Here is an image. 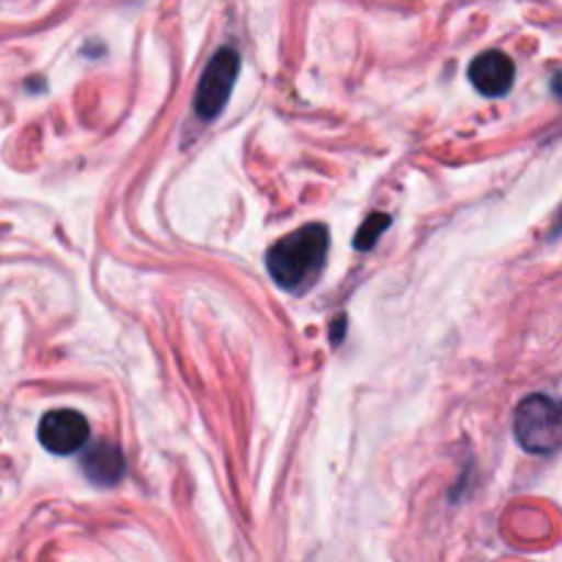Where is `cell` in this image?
I'll list each match as a JSON object with an SVG mask.
<instances>
[{
	"label": "cell",
	"mask_w": 562,
	"mask_h": 562,
	"mask_svg": "<svg viewBox=\"0 0 562 562\" xmlns=\"http://www.w3.org/2000/svg\"><path fill=\"white\" fill-rule=\"evenodd\" d=\"M329 231L324 225L311 223L305 228H296L285 239L269 250L267 267L274 283L285 291H302L322 274L327 263Z\"/></svg>",
	"instance_id": "cell-1"
},
{
	"label": "cell",
	"mask_w": 562,
	"mask_h": 562,
	"mask_svg": "<svg viewBox=\"0 0 562 562\" xmlns=\"http://www.w3.org/2000/svg\"><path fill=\"white\" fill-rule=\"evenodd\" d=\"M516 439L538 456L558 453L562 448V401L552 395H530L516 409Z\"/></svg>",
	"instance_id": "cell-2"
},
{
	"label": "cell",
	"mask_w": 562,
	"mask_h": 562,
	"mask_svg": "<svg viewBox=\"0 0 562 562\" xmlns=\"http://www.w3.org/2000/svg\"><path fill=\"white\" fill-rule=\"evenodd\" d=\"M239 53L231 47H223L209 60L195 91V110L201 119H214L217 113H223L225 102L236 86V77H239Z\"/></svg>",
	"instance_id": "cell-3"
},
{
	"label": "cell",
	"mask_w": 562,
	"mask_h": 562,
	"mask_svg": "<svg viewBox=\"0 0 562 562\" xmlns=\"http://www.w3.org/2000/svg\"><path fill=\"white\" fill-rule=\"evenodd\" d=\"M91 428L88 420L75 409L47 412L38 423V442L55 456H75L86 448Z\"/></svg>",
	"instance_id": "cell-4"
},
{
	"label": "cell",
	"mask_w": 562,
	"mask_h": 562,
	"mask_svg": "<svg viewBox=\"0 0 562 562\" xmlns=\"http://www.w3.org/2000/svg\"><path fill=\"white\" fill-rule=\"evenodd\" d=\"M470 80L483 97H505L514 88L516 66L505 53L488 49L470 64Z\"/></svg>",
	"instance_id": "cell-5"
},
{
	"label": "cell",
	"mask_w": 562,
	"mask_h": 562,
	"mask_svg": "<svg viewBox=\"0 0 562 562\" xmlns=\"http://www.w3.org/2000/svg\"><path fill=\"white\" fill-rule=\"evenodd\" d=\"M124 456H121V450L115 445L97 442L82 456V472L97 486H115L124 477Z\"/></svg>",
	"instance_id": "cell-6"
},
{
	"label": "cell",
	"mask_w": 562,
	"mask_h": 562,
	"mask_svg": "<svg viewBox=\"0 0 562 562\" xmlns=\"http://www.w3.org/2000/svg\"><path fill=\"white\" fill-rule=\"evenodd\" d=\"M390 225V217L387 214H371V220H366V225L360 228V234H357V250H368V247L376 245L379 234H382L384 228Z\"/></svg>",
	"instance_id": "cell-7"
},
{
	"label": "cell",
	"mask_w": 562,
	"mask_h": 562,
	"mask_svg": "<svg viewBox=\"0 0 562 562\" xmlns=\"http://www.w3.org/2000/svg\"><path fill=\"white\" fill-rule=\"evenodd\" d=\"M554 93H558V97L562 99V71H560V75L558 77H554Z\"/></svg>",
	"instance_id": "cell-8"
},
{
	"label": "cell",
	"mask_w": 562,
	"mask_h": 562,
	"mask_svg": "<svg viewBox=\"0 0 562 562\" xmlns=\"http://www.w3.org/2000/svg\"><path fill=\"white\" fill-rule=\"evenodd\" d=\"M558 231H562V209H560V225H558Z\"/></svg>",
	"instance_id": "cell-9"
}]
</instances>
